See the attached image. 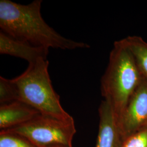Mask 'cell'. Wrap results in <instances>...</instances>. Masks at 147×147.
<instances>
[{"mask_svg": "<svg viewBox=\"0 0 147 147\" xmlns=\"http://www.w3.org/2000/svg\"><path fill=\"white\" fill-rule=\"evenodd\" d=\"M42 0L21 5L9 0L0 1L1 31L18 40L47 49L73 50L89 47L61 35L50 26L41 14Z\"/></svg>", "mask_w": 147, "mask_h": 147, "instance_id": "cell-1", "label": "cell"}, {"mask_svg": "<svg viewBox=\"0 0 147 147\" xmlns=\"http://www.w3.org/2000/svg\"><path fill=\"white\" fill-rule=\"evenodd\" d=\"M143 80L131 53L121 39L114 42L101 80V92L118 121L132 95Z\"/></svg>", "mask_w": 147, "mask_h": 147, "instance_id": "cell-2", "label": "cell"}, {"mask_svg": "<svg viewBox=\"0 0 147 147\" xmlns=\"http://www.w3.org/2000/svg\"><path fill=\"white\" fill-rule=\"evenodd\" d=\"M47 59H39L28 64L23 73L13 79L18 90V101L38 111L40 114L62 121L73 118L64 110L59 95L53 88Z\"/></svg>", "mask_w": 147, "mask_h": 147, "instance_id": "cell-3", "label": "cell"}, {"mask_svg": "<svg viewBox=\"0 0 147 147\" xmlns=\"http://www.w3.org/2000/svg\"><path fill=\"white\" fill-rule=\"evenodd\" d=\"M26 137L38 147H73L74 119L65 121L39 114L20 125L6 129Z\"/></svg>", "mask_w": 147, "mask_h": 147, "instance_id": "cell-4", "label": "cell"}, {"mask_svg": "<svg viewBox=\"0 0 147 147\" xmlns=\"http://www.w3.org/2000/svg\"><path fill=\"white\" fill-rule=\"evenodd\" d=\"M118 124L125 140L147 126V81L143 79L128 101Z\"/></svg>", "mask_w": 147, "mask_h": 147, "instance_id": "cell-5", "label": "cell"}, {"mask_svg": "<svg viewBox=\"0 0 147 147\" xmlns=\"http://www.w3.org/2000/svg\"><path fill=\"white\" fill-rule=\"evenodd\" d=\"M98 111L99 125L95 147H122L124 140L112 106L102 100Z\"/></svg>", "mask_w": 147, "mask_h": 147, "instance_id": "cell-6", "label": "cell"}, {"mask_svg": "<svg viewBox=\"0 0 147 147\" xmlns=\"http://www.w3.org/2000/svg\"><path fill=\"white\" fill-rule=\"evenodd\" d=\"M49 49L31 45L0 32V53L26 60L29 64L39 59H47Z\"/></svg>", "mask_w": 147, "mask_h": 147, "instance_id": "cell-7", "label": "cell"}, {"mask_svg": "<svg viewBox=\"0 0 147 147\" xmlns=\"http://www.w3.org/2000/svg\"><path fill=\"white\" fill-rule=\"evenodd\" d=\"M40 114L30 105L14 101L0 106L1 130L20 125Z\"/></svg>", "mask_w": 147, "mask_h": 147, "instance_id": "cell-8", "label": "cell"}, {"mask_svg": "<svg viewBox=\"0 0 147 147\" xmlns=\"http://www.w3.org/2000/svg\"><path fill=\"white\" fill-rule=\"evenodd\" d=\"M131 53L143 78L147 81V42L142 37L132 36L122 39Z\"/></svg>", "mask_w": 147, "mask_h": 147, "instance_id": "cell-9", "label": "cell"}, {"mask_svg": "<svg viewBox=\"0 0 147 147\" xmlns=\"http://www.w3.org/2000/svg\"><path fill=\"white\" fill-rule=\"evenodd\" d=\"M0 147H38L25 137L16 132L1 130Z\"/></svg>", "mask_w": 147, "mask_h": 147, "instance_id": "cell-10", "label": "cell"}, {"mask_svg": "<svg viewBox=\"0 0 147 147\" xmlns=\"http://www.w3.org/2000/svg\"><path fill=\"white\" fill-rule=\"evenodd\" d=\"M18 90L13 79L0 77V104H4L17 101Z\"/></svg>", "mask_w": 147, "mask_h": 147, "instance_id": "cell-11", "label": "cell"}, {"mask_svg": "<svg viewBox=\"0 0 147 147\" xmlns=\"http://www.w3.org/2000/svg\"><path fill=\"white\" fill-rule=\"evenodd\" d=\"M122 147H147V126L126 137Z\"/></svg>", "mask_w": 147, "mask_h": 147, "instance_id": "cell-12", "label": "cell"}, {"mask_svg": "<svg viewBox=\"0 0 147 147\" xmlns=\"http://www.w3.org/2000/svg\"><path fill=\"white\" fill-rule=\"evenodd\" d=\"M63 147V146H58V147Z\"/></svg>", "mask_w": 147, "mask_h": 147, "instance_id": "cell-13", "label": "cell"}]
</instances>
